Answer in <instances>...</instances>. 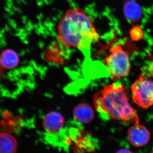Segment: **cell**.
I'll return each mask as SVG.
<instances>
[{"label":"cell","mask_w":153,"mask_h":153,"mask_svg":"<svg viewBox=\"0 0 153 153\" xmlns=\"http://www.w3.org/2000/svg\"><path fill=\"white\" fill-rule=\"evenodd\" d=\"M124 13L130 22H137L141 17L142 11L140 6L133 1H127L124 7Z\"/></svg>","instance_id":"11"},{"label":"cell","mask_w":153,"mask_h":153,"mask_svg":"<svg viewBox=\"0 0 153 153\" xmlns=\"http://www.w3.org/2000/svg\"><path fill=\"white\" fill-rule=\"evenodd\" d=\"M16 140L12 135L0 133V153H13L16 151Z\"/></svg>","instance_id":"10"},{"label":"cell","mask_w":153,"mask_h":153,"mask_svg":"<svg viewBox=\"0 0 153 153\" xmlns=\"http://www.w3.org/2000/svg\"><path fill=\"white\" fill-rule=\"evenodd\" d=\"M65 119L59 112L52 111L47 114L43 121L44 129L49 134L57 133L64 127Z\"/></svg>","instance_id":"7"},{"label":"cell","mask_w":153,"mask_h":153,"mask_svg":"<svg viewBox=\"0 0 153 153\" xmlns=\"http://www.w3.org/2000/svg\"><path fill=\"white\" fill-rule=\"evenodd\" d=\"M73 114L74 119L78 122L82 124L91 122L94 116V111L92 108L85 103L77 105L74 108Z\"/></svg>","instance_id":"8"},{"label":"cell","mask_w":153,"mask_h":153,"mask_svg":"<svg viewBox=\"0 0 153 153\" xmlns=\"http://www.w3.org/2000/svg\"><path fill=\"white\" fill-rule=\"evenodd\" d=\"M133 100L138 106L148 109L153 105V81L141 74L131 85Z\"/></svg>","instance_id":"4"},{"label":"cell","mask_w":153,"mask_h":153,"mask_svg":"<svg viewBox=\"0 0 153 153\" xmlns=\"http://www.w3.org/2000/svg\"><path fill=\"white\" fill-rule=\"evenodd\" d=\"M129 99L127 88L117 81L106 85L96 94L94 103L97 112L104 119L138 124L139 118L130 104Z\"/></svg>","instance_id":"2"},{"label":"cell","mask_w":153,"mask_h":153,"mask_svg":"<svg viewBox=\"0 0 153 153\" xmlns=\"http://www.w3.org/2000/svg\"><path fill=\"white\" fill-rule=\"evenodd\" d=\"M4 74V68L0 64V80L1 79L2 77Z\"/></svg>","instance_id":"12"},{"label":"cell","mask_w":153,"mask_h":153,"mask_svg":"<svg viewBox=\"0 0 153 153\" xmlns=\"http://www.w3.org/2000/svg\"><path fill=\"white\" fill-rule=\"evenodd\" d=\"M150 137V133L148 129L140 123L133 125L128 131L129 141L135 147H141L147 144Z\"/></svg>","instance_id":"6"},{"label":"cell","mask_w":153,"mask_h":153,"mask_svg":"<svg viewBox=\"0 0 153 153\" xmlns=\"http://www.w3.org/2000/svg\"><path fill=\"white\" fill-rule=\"evenodd\" d=\"M19 62V55L12 49H5L0 55V64L4 68H15L18 65Z\"/></svg>","instance_id":"9"},{"label":"cell","mask_w":153,"mask_h":153,"mask_svg":"<svg viewBox=\"0 0 153 153\" xmlns=\"http://www.w3.org/2000/svg\"><path fill=\"white\" fill-rule=\"evenodd\" d=\"M103 62L113 81H119L129 74L131 64L128 52L120 45L111 47L108 55L103 59Z\"/></svg>","instance_id":"3"},{"label":"cell","mask_w":153,"mask_h":153,"mask_svg":"<svg viewBox=\"0 0 153 153\" xmlns=\"http://www.w3.org/2000/svg\"><path fill=\"white\" fill-rule=\"evenodd\" d=\"M152 153H153V151H152Z\"/></svg>","instance_id":"14"},{"label":"cell","mask_w":153,"mask_h":153,"mask_svg":"<svg viewBox=\"0 0 153 153\" xmlns=\"http://www.w3.org/2000/svg\"><path fill=\"white\" fill-rule=\"evenodd\" d=\"M69 137L68 143L74 150L88 152H93L96 150L97 143L89 133L81 130L72 129Z\"/></svg>","instance_id":"5"},{"label":"cell","mask_w":153,"mask_h":153,"mask_svg":"<svg viewBox=\"0 0 153 153\" xmlns=\"http://www.w3.org/2000/svg\"><path fill=\"white\" fill-rule=\"evenodd\" d=\"M117 153H131V151L128 150L126 149H122L117 152Z\"/></svg>","instance_id":"13"},{"label":"cell","mask_w":153,"mask_h":153,"mask_svg":"<svg viewBox=\"0 0 153 153\" xmlns=\"http://www.w3.org/2000/svg\"><path fill=\"white\" fill-rule=\"evenodd\" d=\"M57 36L64 49H78L87 57L90 56L92 44L99 38L91 19L79 7L66 11L58 23Z\"/></svg>","instance_id":"1"}]
</instances>
